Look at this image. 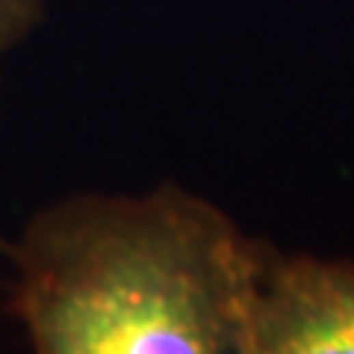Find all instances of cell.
Returning a JSON list of instances; mask_svg holds the SVG:
<instances>
[{
  "label": "cell",
  "mask_w": 354,
  "mask_h": 354,
  "mask_svg": "<svg viewBox=\"0 0 354 354\" xmlns=\"http://www.w3.org/2000/svg\"><path fill=\"white\" fill-rule=\"evenodd\" d=\"M251 354H354V263L263 245Z\"/></svg>",
  "instance_id": "obj_2"
},
{
  "label": "cell",
  "mask_w": 354,
  "mask_h": 354,
  "mask_svg": "<svg viewBox=\"0 0 354 354\" xmlns=\"http://www.w3.org/2000/svg\"><path fill=\"white\" fill-rule=\"evenodd\" d=\"M263 245L172 180L65 195L9 236L3 310L36 354H251Z\"/></svg>",
  "instance_id": "obj_1"
},
{
  "label": "cell",
  "mask_w": 354,
  "mask_h": 354,
  "mask_svg": "<svg viewBox=\"0 0 354 354\" xmlns=\"http://www.w3.org/2000/svg\"><path fill=\"white\" fill-rule=\"evenodd\" d=\"M48 15V0H0V80L6 59L39 30ZM9 245V236L0 230V257Z\"/></svg>",
  "instance_id": "obj_3"
}]
</instances>
